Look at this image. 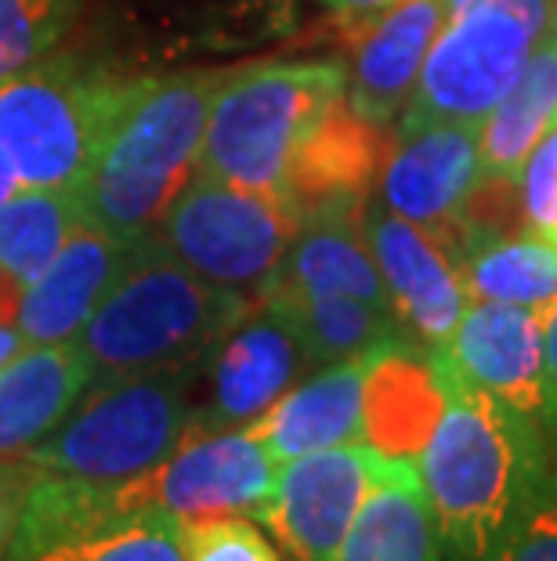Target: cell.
I'll return each mask as SVG.
<instances>
[{
  "label": "cell",
  "instance_id": "obj_1",
  "mask_svg": "<svg viewBox=\"0 0 557 561\" xmlns=\"http://www.w3.org/2000/svg\"><path fill=\"white\" fill-rule=\"evenodd\" d=\"M442 369L445 410L417 471L442 543L460 561H481L550 468V449L536 421Z\"/></svg>",
  "mask_w": 557,
  "mask_h": 561
},
{
  "label": "cell",
  "instance_id": "obj_2",
  "mask_svg": "<svg viewBox=\"0 0 557 561\" xmlns=\"http://www.w3.org/2000/svg\"><path fill=\"white\" fill-rule=\"evenodd\" d=\"M251 305V297L188 272L152 232L73 344L88 363L91 388L156 369L204 366Z\"/></svg>",
  "mask_w": 557,
  "mask_h": 561
},
{
  "label": "cell",
  "instance_id": "obj_3",
  "mask_svg": "<svg viewBox=\"0 0 557 561\" xmlns=\"http://www.w3.org/2000/svg\"><path fill=\"white\" fill-rule=\"evenodd\" d=\"M224 73L138 80L80 178L77 199L88 225L146 240L199 163L210 105Z\"/></svg>",
  "mask_w": 557,
  "mask_h": 561
},
{
  "label": "cell",
  "instance_id": "obj_4",
  "mask_svg": "<svg viewBox=\"0 0 557 561\" xmlns=\"http://www.w3.org/2000/svg\"><path fill=\"white\" fill-rule=\"evenodd\" d=\"M344 99L334 62H268L224 73L196 171L287 199V178L315 124Z\"/></svg>",
  "mask_w": 557,
  "mask_h": 561
},
{
  "label": "cell",
  "instance_id": "obj_5",
  "mask_svg": "<svg viewBox=\"0 0 557 561\" xmlns=\"http://www.w3.org/2000/svg\"><path fill=\"white\" fill-rule=\"evenodd\" d=\"M135 83L73 55L0 77V149L19 185L77 188Z\"/></svg>",
  "mask_w": 557,
  "mask_h": 561
},
{
  "label": "cell",
  "instance_id": "obj_6",
  "mask_svg": "<svg viewBox=\"0 0 557 561\" xmlns=\"http://www.w3.org/2000/svg\"><path fill=\"white\" fill-rule=\"evenodd\" d=\"M177 366L88 388L55 432L22 453L40 474L84 482H127L160 468L196 424L193 377Z\"/></svg>",
  "mask_w": 557,
  "mask_h": 561
},
{
  "label": "cell",
  "instance_id": "obj_7",
  "mask_svg": "<svg viewBox=\"0 0 557 561\" xmlns=\"http://www.w3.org/2000/svg\"><path fill=\"white\" fill-rule=\"evenodd\" d=\"M554 26L550 0H449L398 130L478 127L507 99Z\"/></svg>",
  "mask_w": 557,
  "mask_h": 561
},
{
  "label": "cell",
  "instance_id": "obj_8",
  "mask_svg": "<svg viewBox=\"0 0 557 561\" xmlns=\"http://www.w3.org/2000/svg\"><path fill=\"white\" fill-rule=\"evenodd\" d=\"M298 210L282 196L193 174L156 225L163 247L199 279L260 301L298 236Z\"/></svg>",
  "mask_w": 557,
  "mask_h": 561
},
{
  "label": "cell",
  "instance_id": "obj_9",
  "mask_svg": "<svg viewBox=\"0 0 557 561\" xmlns=\"http://www.w3.org/2000/svg\"><path fill=\"white\" fill-rule=\"evenodd\" d=\"M4 561H185L182 522L135 504L124 482L37 474Z\"/></svg>",
  "mask_w": 557,
  "mask_h": 561
},
{
  "label": "cell",
  "instance_id": "obj_10",
  "mask_svg": "<svg viewBox=\"0 0 557 561\" xmlns=\"http://www.w3.org/2000/svg\"><path fill=\"white\" fill-rule=\"evenodd\" d=\"M279 479V460L246 427L188 432L160 468L124 482L135 504H152L182 525L224 515L260 518Z\"/></svg>",
  "mask_w": 557,
  "mask_h": 561
},
{
  "label": "cell",
  "instance_id": "obj_11",
  "mask_svg": "<svg viewBox=\"0 0 557 561\" xmlns=\"http://www.w3.org/2000/svg\"><path fill=\"white\" fill-rule=\"evenodd\" d=\"M307 366L312 359L290 316L271 297H260L204 359L210 396L196 405L193 432L254 424L282 391L298 385Z\"/></svg>",
  "mask_w": 557,
  "mask_h": 561
},
{
  "label": "cell",
  "instance_id": "obj_12",
  "mask_svg": "<svg viewBox=\"0 0 557 561\" xmlns=\"http://www.w3.org/2000/svg\"><path fill=\"white\" fill-rule=\"evenodd\" d=\"M381 471V453L365 442L329 446L287 460L260 522L293 561H337L340 543Z\"/></svg>",
  "mask_w": 557,
  "mask_h": 561
},
{
  "label": "cell",
  "instance_id": "obj_13",
  "mask_svg": "<svg viewBox=\"0 0 557 561\" xmlns=\"http://www.w3.org/2000/svg\"><path fill=\"white\" fill-rule=\"evenodd\" d=\"M362 232L373 250L376 268H381L398 327L420 348L442 352L453 337L460 316L471 305L453 250L434 232L384 207H373L365 214Z\"/></svg>",
  "mask_w": 557,
  "mask_h": 561
},
{
  "label": "cell",
  "instance_id": "obj_14",
  "mask_svg": "<svg viewBox=\"0 0 557 561\" xmlns=\"http://www.w3.org/2000/svg\"><path fill=\"white\" fill-rule=\"evenodd\" d=\"M449 374L543 427L547 413V359L543 312L518 305L471 301L442 352Z\"/></svg>",
  "mask_w": 557,
  "mask_h": 561
},
{
  "label": "cell",
  "instance_id": "obj_15",
  "mask_svg": "<svg viewBox=\"0 0 557 561\" xmlns=\"http://www.w3.org/2000/svg\"><path fill=\"white\" fill-rule=\"evenodd\" d=\"M478 182V127H409L381 167V207L442 240Z\"/></svg>",
  "mask_w": 557,
  "mask_h": 561
},
{
  "label": "cell",
  "instance_id": "obj_16",
  "mask_svg": "<svg viewBox=\"0 0 557 561\" xmlns=\"http://www.w3.org/2000/svg\"><path fill=\"white\" fill-rule=\"evenodd\" d=\"M138 243L141 240H124L98 225H80L51 265L22 290L15 319L22 344L73 341L102 297L135 261Z\"/></svg>",
  "mask_w": 557,
  "mask_h": 561
},
{
  "label": "cell",
  "instance_id": "obj_17",
  "mask_svg": "<svg viewBox=\"0 0 557 561\" xmlns=\"http://www.w3.org/2000/svg\"><path fill=\"white\" fill-rule=\"evenodd\" d=\"M445 410V369L438 352L417 341L395 337L365 355L362 442L381 457L409 460L428 446Z\"/></svg>",
  "mask_w": 557,
  "mask_h": 561
},
{
  "label": "cell",
  "instance_id": "obj_18",
  "mask_svg": "<svg viewBox=\"0 0 557 561\" xmlns=\"http://www.w3.org/2000/svg\"><path fill=\"white\" fill-rule=\"evenodd\" d=\"M449 0H402L365 26L344 73V102L365 124L384 127L413 99L423 58L445 19Z\"/></svg>",
  "mask_w": 557,
  "mask_h": 561
},
{
  "label": "cell",
  "instance_id": "obj_19",
  "mask_svg": "<svg viewBox=\"0 0 557 561\" xmlns=\"http://www.w3.org/2000/svg\"><path fill=\"white\" fill-rule=\"evenodd\" d=\"M362 391L365 355L326 363L318 374L282 391L254 424H246V432L265 442L279 463L315 449L362 442Z\"/></svg>",
  "mask_w": 557,
  "mask_h": 561
},
{
  "label": "cell",
  "instance_id": "obj_20",
  "mask_svg": "<svg viewBox=\"0 0 557 561\" xmlns=\"http://www.w3.org/2000/svg\"><path fill=\"white\" fill-rule=\"evenodd\" d=\"M381 127L337 102L298 149L287 178V203L298 218L312 214H359L365 188L381 171Z\"/></svg>",
  "mask_w": 557,
  "mask_h": 561
},
{
  "label": "cell",
  "instance_id": "obj_21",
  "mask_svg": "<svg viewBox=\"0 0 557 561\" xmlns=\"http://www.w3.org/2000/svg\"><path fill=\"white\" fill-rule=\"evenodd\" d=\"M88 388V363L73 341L30 344L11 355L0 366V460L55 432Z\"/></svg>",
  "mask_w": 557,
  "mask_h": 561
},
{
  "label": "cell",
  "instance_id": "obj_22",
  "mask_svg": "<svg viewBox=\"0 0 557 561\" xmlns=\"http://www.w3.org/2000/svg\"><path fill=\"white\" fill-rule=\"evenodd\" d=\"M337 561H445L417 463L381 457Z\"/></svg>",
  "mask_w": 557,
  "mask_h": 561
},
{
  "label": "cell",
  "instance_id": "obj_23",
  "mask_svg": "<svg viewBox=\"0 0 557 561\" xmlns=\"http://www.w3.org/2000/svg\"><path fill=\"white\" fill-rule=\"evenodd\" d=\"M268 294H344L391 308L387 286L365 243L359 214H312L282 257Z\"/></svg>",
  "mask_w": 557,
  "mask_h": 561
},
{
  "label": "cell",
  "instance_id": "obj_24",
  "mask_svg": "<svg viewBox=\"0 0 557 561\" xmlns=\"http://www.w3.org/2000/svg\"><path fill=\"white\" fill-rule=\"evenodd\" d=\"M557 127V26L536 44L525 73L478 124L485 178H518L521 163Z\"/></svg>",
  "mask_w": 557,
  "mask_h": 561
},
{
  "label": "cell",
  "instance_id": "obj_25",
  "mask_svg": "<svg viewBox=\"0 0 557 561\" xmlns=\"http://www.w3.org/2000/svg\"><path fill=\"white\" fill-rule=\"evenodd\" d=\"M290 316L312 366L359 359L381 344L406 337L391 308L344 294H265Z\"/></svg>",
  "mask_w": 557,
  "mask_h": 561
},
{
  "label": "cell",
  "instance_id": "obj_26",
  "mask_svg": "<svg viewBox=\"0 0 557 561\" xmlns=\"http://www.w3.org/2000/svg\"><path fill=\"white\" fill-rule=\"evenodd\" d=\"M471 301H496L547 312L557 301V243L536 232L503 236L460 257Z\"/></svg>",
  "mask_w": 557,
  "mask_h": 561
},
{
  "label": "cell",
  "instance_id": "obj_27",
  "mask_svg": "<svg viewBox=\"0 0 557 561\" xmlns=\"http://www.w3.org/2000/svg\"><path fill=\"white\" fill-rule=\"evenodd\" d=\"M80 225L77 188H15L0 203V272L26 290Z\"/></svg>",
  "mask_w": 557,
  "mask_h": 561
},
{
  "label": "cell",
  "instance_id": "obj_28",
  "mask_svg": "<svg viewBox=\"0 0 557 561\" xmlns=\"http://www.w3.org/2000/svg\"><path fill=\"white\" fill-rule=\"evenodd\" d=\"M80 0H0V77L37 62L73 26Z\"/></svg>",
  "mask_w": 557,
  "mask_h": 561
},
{
  "label": "cell",
  "instance_id": "obj_29",
  "mask_svg": "<svg viewBox=\"0 0 557 561\" xmlns=\"http://www.w3.org/2000/svg\"><path fill=\"white\" fill-rule=\"evenodd\" d=\"M481 561H557V463L539 474L532 493L503 525Z\"/></svg>",
  "mask_w": 557,
  "mask_h": 561
},
{
  "label": "cell",
  "instance_id": "obj_30",
  "mask_svg": "<svg viewBox=\"0 0 557 561\" xmlns=\"http://www.w3.org/2000/svg\"><path fill=\"white\" fill-rule=\"evenodd\" d=\"M185 561H279L276 547L246 515L182 525Z\"/></svg>",
  "mask_w": 557,
  "mask_h": 561
},
{
  "label": "cell",
  "instance_id": "obj_31",
  "mask_svg": "<svg viewBox=\"0 0 557 561\" xmlns=\"http://www.w3.org/2000/svg\"><path fill=\"white\" fill-rule=\"evenodd\" d=\"M518 199L529 232L554 240L557 232V127L529 152L518 171Z\"/></svg>",
  "mask_w": 557,
  "mask_h": 561
},
{
  "label": "cell",
  "instance_id": "obj_32",
  "mask_svg": "<svg viewBox=\"0 0 557 561\" xmlns=\"http://www.w3.org/2000/svg\"><path fill=\"white\" fill-rule=\"evenodd\" d=\"M37 468L22 457H4L0 460V561L8 554V543H11V533H15V522H19V511L26 504V493L30 485L37 482Z\"/></svg>",
  "mask_w": 557,
  "mask_h": 561
},
{
  "label": "cell",
  "instance_id": "obj_33",
  "mask_svg": "<svg viewBox=\"0 0 557 561\" xmlns=\"http://www.w3.org/2000/svg\"><path fill=\"white\" fill-rule=\"evenodd\" d=\"M543 359H547V413H543V438L550 460L557 463V301L543 312Z\"/></svg>",
  "mask_w": 557,
  "mask_h": 561
},
{
  "label": "cell",
  "instance_id": "obj_34",
  "mask_svg": "<svg viewBox=\"0 0 557 561\" xmlns=\"http://www.w3.org/2000/svg\"><path fill=\"white\" fill-rule=\"evenodd\" d=\"M329 4L348 26H370L373 19H381L384 11L402 4V0H329Z\"/></svg>",
  "mask_w": 557,
  "mask_h": 561
},
{
  "label": "cell",
  "instance_id": "obj_35",
  "mask_svg": "<svg viewBox=\"0 0 557 561\" xmlns=\"http://www.w3.org/2000/svg\"><path fill=\"white\" fill-rule=\"evenodd\" d=\"M19 348H22L19 330H15V327H8V322H0V366H4Z\"/></svg>",
  "mask_w": 557,
  "mask_h": 561
},
{
  "label": "cell",
  "instance_id": "obj_36",
  "mask_svg": "<svg viewBox=\"0 0 557 561\" xmlns=\"http://www.w3.org/2000/svg\"><path fill=\"white\" fill-rule=\"evenodd\" d=\"M19 188V178H15V167L4 157V149H0V203H4L11 193Z\"/></svg>",
  "mask_w": 557,
  "mask_h": 561
},
{
  "label": "cell",
  "instance_id": "obj_37",
  "mask_svg": "<svg viewBox=\"0 0 557 561\" xmlns=\"http://www.w3.org/2000/svg\"><path fill=\"white\" fill-rule=\"evenodd\" d=\"M554 243H557V232H554Z\"/></svg>",
  "mask_w": 557,
  "mask_h": 561
}]
</instances>
